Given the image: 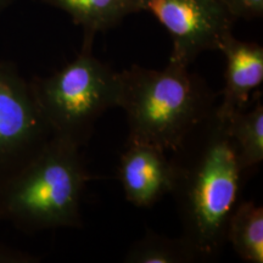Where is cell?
<instances>
[{"label": "cell", "instance_id": "9c48e42d", "mask_svg": "<svg viewBox=\"0 0 263 263\" xmlns=\"http://www.w3.org/2000/svg\"><path fill=\"white\" fill-rule=\"evenodd\" d=\"M61 10L84 33L97 34L120 25L127 16L140 12L139 0H42Z\"/></svg>", "mask_w": 263, "mask_h": 263}, {"label": "cell", "instance_id": "5bb4252c", "mask_svg": "<svg viewBox=\"0 0 263 263\" xmlns=\"http://www.w3.org/2000/svg\"><path fill=\"white\" fill-rule=\"evenodd\" d=\"M32 257L11 250L0 249V262H31Z\"/></svg>", "mask_w": 263, "mask_h": 263}, {"label": "cell", "instance_id": "7a4b0ae2", "mask_svg": "<svg viewBox=\"0 0 263 263\" xmlns=\"http://www.w3.org/2000/svg\"><path fill=\"white\" fill-rule=\"evenodd\" d=\"M217 94L189 66L170 60L163 70L132 65L120 72L118 107L128 140L173 151L217 105Z\"/></svg>", "mask_w": 263, "mask_h": 263}, {"label": "cell", "instance_id": "277c9868", "mask_svg": "<svg viewBox=\"0 0 263 263\" xmlns=\"http://www.w3.org/2000/svg\"><path fill=\"white\" fill-rule=\"evenodd\" d=\"M94 34L84 33L73 60L47 77L31 81L34 95L52 136L83 147L95 123L107 110L118 107L120 72L93 54Z\"/></svg>", "mask_w": 263, "mask_h": 263}, {"label": "cell", "instance_id": "30bf717a", "mask_svg": "<svg viewBox=\"0 0 263 263\" xmlns=\"http://www.w3.org/2000/svg\"><path fill=\"white\" fill-rule=\"evenodd\" d=\"M227 129L245 172L263 161V104L256 94L254 106L235 110L228 117Z\"/></svg>", "mask_w": 263, "mask_h": 263}, {"label": "cell", "instance_id": "ba28073f", "mask_svg": "<svg viewBox=\"0 0 263 263\" xmlns=\"http://www.w3.org/2000/svg\"><path fill=\"white\" fill-rule=\"evenodd\" d=\"M218 51L224 55V87L217 111L227 118L235 110L249 105L250 95L263 82V48L258 43L227 35Z\"/></svg>", "mask_w": 263, "mask_h": 263}, {"label": "cell", "instance_id": "7c38bea8", "mask_svg": "<svg viewBox=\"0 0 263 263\" xmlns=\"http://www.w3.org/2000/svg\"><path fill=\"white\" fill-rule=\"evenodd\" d=\"M200 257L195 249L183 238H170L146 229L145 234L128 249L126 263H193Z\"/></svg>", "mask_w": 263, "mask_h": 263}, {"label": "cell", "instance_id": "6da1fadb", "mask_svg": "<svg viewBox=\"0 0 263 263\" xmlns=\"http://www.w3.org/2000/svg\"><path fill=\"white\" fill-rule=\"evenodd\" d=\"M171 153V194L182 236L195 249L200 262L211 261L227 242V224L240 201L246 173L217 105Z\"/></svg>", "mask_w": 263, "mask_h": 263}, {"label": "cell", "instance_id": "8fae6325", "mask_svg": "<svg viewBox=\"0 0 263 263\" xmlns=\"http://www.w3.org/2000/svg\"><path fill=\"white\" fill-rule=\"evenodd\" d=\"M227 242L244 262L263 263V209L255 201H239L227 224Z\"/></svg>", "mask_w": 263, "mask_h": 263}, {"label": "cell", "instance_id": "52a82bcc", "mask_svg": "<svg viewBox=\"0 0 263 263\" xmlns=\"http://www.w3.org/2000/svg\"><path fill=\"white\" fill-rule=\"evenodd\" d=\"M117 178L128 202L141 209L151 207L172 192V160L167 151L155 145L127 140L118 162Z\"/></svg>", "mask_w": 263, "mask_h": 263}, {"label": "cell", "instance_id": "3957f363", "mask_svg": "<svg viewBox=\"0 0 263 263\" xmlns=\"http://www.w3.org/2000/svg\"><path fill=\"white\" fill-rule=\"evenodd\" d=\"M82 147L52 136L41 153L0 188V221L24 232L81 228L82 199L95 177Z\"/></svg>", "mask_w": 263, "mask_h": 263}, {"label": "cell", "instance_id": "8992f818", "mask_svg": "<svg viewBox=\"0 0 263 263\" xmlns=\"http://www.w3.org/2000/svg\"><path fill=\"white\" fill-rule=\"evenodd\" d=\"M172 39L170 60L190 66L200 54L218 50L236 20L219 0H139Z\"/></svg>", "mask_w": 263, "mask_h": 263}, {"label": "cell", "instance_id": "4fadbf2b", "mask_svg": "<svg viewBox=\"0 0 263 263\" xmlns=\"http://www.w3.org/2000/svg\"><path fill=\"white\" fill-rule=\"evenodd\" d=\"M235 20H254L263 15V0H219Z\"/></svg>", "mask_w": 263, "mask_h": 263}, {"label": "cell", "instance_id": "5b68a950", "mask_svg": "<svg viewBox=\"0 0 263 263\" xmlns=\"http://www.w3.org/2000/svg\"><path fill=\"white\" fill-rule=\"evenodd\" d=\"M51 137L31 81L15 64L0 61V188L27 166Z\"/></svg>", "mask_w": 263, "mask_h": 263}, {"label": "cell", "instance_id": "9a60e30c", "mask_svg": "<svg viewBox=\"0 0 263 263\" xmlns=\"http://www.w3.org/2000/svg\"><path fill=\"white\" fill-rule=\"evenodd\" d=\"M14 2L15 0H0V15H2Z\"/></svg>", "mask_w": 263, "mask_h": 263}]
</instances>
